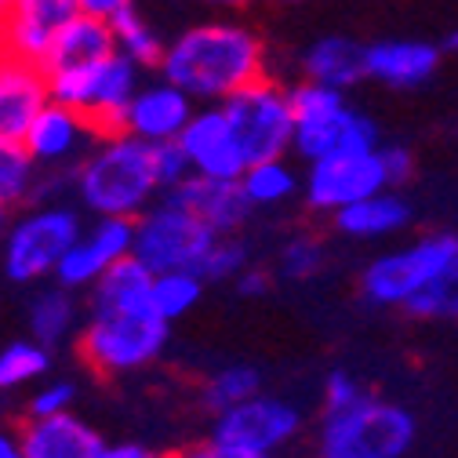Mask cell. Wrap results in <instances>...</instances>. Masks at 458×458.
I'll use <instances>...</instances> for the list:
<instances>
[{"mask_svg":"<svg viewBox=\"0 0 458 458\" xmlns=\"http://www.w3.org/2000/svg\"><path fill=\"white\" fill-rule=\"evenodd\" d=\"M139 73H142L139 63H131L124 51H113L102 63L51 73L47 81H51V98L84 113L91 128L98 131V139H106V135H121L128 128L131 98L142 88Z\"/></svg>","mask_w":458,"mask_h":458,"instance_id":"cell-6","label":"cell"},{"mask_svg":"<svg viewBox=\"0 0 458 458\" xmlns=\"http://www.w3.org/2000/svg\"><path fill=\"white\" fill-rule=\"evenodd\" d=\"M26 324H30V335L37 342H44L47 350L63 346L73 335H81V302H77V292L66 288V284H47V288H37L30 306H26Z\"/></svg>","mask_w":458,"mask_h":458,"instance_id":"cell-24","label":"cell"},{"mask_svg":"<svg viewBox=\"0 0 458 458\" xmlns=\"http://www.w3.org/2000/svg\"><path fill=\"white\" fill-rule=\"evenodd\" d=\"M153 280L157 273L139 259L128 255L109 266L88 292V310H142L153 306Z\"/></svg>","mask_w":458,"mask_h":458,"instance_id":"cell-25","label":"cell"},{"mask_svg":"<svg viewBox=\"0 0 458 458\" xmlns=\"http://www.w3.org/2000/svg\"><path fill=\"white\" fill-rule=\"evenodd\" d=\"M40 179H44V167L26 149V142L0 139V200L12 208L30 204L40 193Z\"/></svg>","mask_w":458,"mask_h":458,"instance_id":"cell-27","label":"cell"},{"mask_svg":"<svg viewBox=\"0 0 458 458\" xmlns=\"http://www.w3.org/2000/svg\"><path fill=\"white\" fill-rule=\"evenodd\" d=\"M8 225H12V204L0 200V237L8 233Z\"/></svg>","mask_w":458,"mask_h":458,"instance_id":"cell-45","label":"cell"},{"mask_svg":"<svg viewBox=\"0 0 458 458\" xmlns=\"http://www.w3.org/2000/svg\"><path fill=\"white\" fill-rule=\"evenodd\" d=\"M233 288H237V295H241V299H262V295L269 292V273H266V269H259V266H248V269H241V273H237Z\"/></svg>","mask_w":458,"mask_h":458,"instance_id":"cell-41","label":"cell"},{"mask_svg":"<svg viewBox=\"0 0 458 458\" xmlns=\"http://www.w3.org/2000/svg\"><path fill=\"white\" fill-rule=\"evenodd\" d=\"M299 433H302V411L292 400L273 396V393H255L241 400V404L218 411L211 426L215 440L244 447V451H262V454H276Z\"/></svg>","mask_w":458,"mask_h":458,"instance_id":"cell-11","label":"cell"},{"mask_svg":"<svg viewBox=\"0 0 458 458\" xmlns=\"http://www.w3.org/2000/svg\"><path fill=\"white\" fill-rule=\"evenodd\" d=\"M208 4H218V8H237V4H244V0H208Z\"/></svg>","mask_w":458,"mask_h":458,"instance_id":"cell-46","label":"cell"},{"mask_svg":"<svg viewBox=\"0 0 458 458\" xmlns=\"http://www.w3.org/2000/svg\"><path fill=\"white\" fill-rule=\"evenodd\" d=\"M378 190H389L382 146L378 149H357V153H331L310 164L306 171V204L313 211H342Z\"/></svg>","mask_w":458,"mask_h":458,"instance_id":"cell-12","label":"cell"},{"mask_svg":"<svg viewBox=\"0 0 458 458\" xmlns=\"http://www.w3.org/2000/svg\"><path fill=\"white\" fill-rule=\"evenodd\" d=\"M276 4H295V0H276Z\"/></svg>","mask_w":458,"mask_h":458,"instance_id":"cell-50","label":"cell"},{"mask_svg":"<svg viewBox=\"0 0 458 458\" xmlns=\"http://www.w3.org/2000/svg\"><path fill=\"white\" fill-rule=\"evenodd\" d=\"M193 113H197V98L190 91H182L179 84L160 77V81L142 84L135 91L124 131H131L146 142H171V139H179L186 131Z\"/></svg>","mask_w":458,"mask_h":458,"instance_id":"cell-17","label":"cell"},{"mask_svg":"<svg viewBox=\"0 0 458 458\" xmlns=\"http://www.w3.org/2000/svg\"><path fill=\"white\" fill-rule=\"evenodd\" d=\"M117 51V33H113L109 19H98V15H88L81 12L73 22H66L59 30V37L51 40V47L44 51V73H63V70H77V66H91V63H102L109 55Z\"/></svg>","mask_w":458,"mask_h":458,"instance_id":"cell-21","label":"cell"},{"mask_svg":"<svg viewBox=\"0 0 458 458\" xmlns=\"http://www.w3.org/2000/svg\"><path fill=\"white\" fill-rule=\"evenodd\" d=\"M241 186H244V193H248L255 211L280 208V204H288L299 193V179H295V171L288 167V160H284V157L248 164V171L241 175Z\"/></svg>","mask_w":458,"mask_h":458,"instance_id":"cell-28","label":"cell"},{"mask_svg":"<svg viewBox=\"0 0 458 458\" xmlns=\"http://www.w3.org/2000/svg\"><path fill=\"white\" fill-rule=\"evenodd\" d=\"M295 106V153L313 164L331 153H357V149H378V124L368 113L353 109L342 98L338 88H327L320 81H302L292 88Z\"/></svg>","mask_w":458,"mask_h":458,"instance_id":"cell-5","label":"cell"},{"mask_svg":"<svg viewBox=\"0 0 458 458\" xmlns=\"http://www.w3.org/2000/svg\"><path fill=\"white\" fill-rule=\"evenodd\" d=\"M451 47H454V51H458V30H454V33H451Z\"/></svg>","mask_w":458,"mask_h":458,"instance_id":"cell-49","label":"cell"},{"mask_svg":"<svg viewBox=\"0 0 458 458\" xmlns=\"http://www.w3.org/2000/svg\"><path fill=\"white\" fill-rule=\"evenodd\" d=\"M0 458H26V447L19 437H12L8 429H0Z\"/></svg>","mask_w":458,"mask_h":458,"instance_id":"cell-44","label":"cell"},{"mask_svg":"<svg viewBox=\"0 0 458 458\" xmlns=\"http://www.w3.org/2000/svg\"><path fill=\"white\" fill-rule=\"evenodd\" d=\"M255 393H262V371L255 364H222L218 371L208 375L200 400L211 415H218V411L241 404V400H248Z\"/></svg>","mask_w":458,"mask_h":458,"instance_id":"cell-30","label":"cell"},{"mask_svg":"<svg viewBox=\"0 0 458 458\" xmlns=\"http://www.w3.org/2000/svg\"><path fill=\"white\" fill-rule=\"evenodd\" d=\"M77 197L91 215L139 218L164 197L153 164V142L121 131L98 139L77 164Z\"/></svg>","mask_w":458,"mask_h":458,"instance_id":"cell-2","label":"cell"},{"mask_svg":"<svg viewBox=\"0 0 458 458\" xmlns=\"http://www.w3.org/2000/svg\"><path fill=\"white\" fill-rule=\"evenodd\" d=\"M0 51H4V22H0Z\"/></svg>","mask_w":458,"mask_h":458,"instance_id":"cell-48","label":"cell"},{"mask_svg":"<svg viewBox=\"0 0 458 458\" xmlns=\"http://www.w3.org/2000/svg\"><path fill=\"white\" fill-rule=\"evenodd\" d=\"M124 4H131V0H81V8L88 15H98V19H113Z\"/></svg>","mask_w":458,"mask_h":458,"instance_id":"cell-43","label":"cell"},{"mask_svg":"<svg viewBox=\"0 0 458 458\" xmlns=\"http://www.w3.org/2000/svg\"><path fill=\"white\" fill-rule=\"evenodd\" d=\"M408 317H419V320H447V317H458V266L440 273L429 288H422L408 306H404Z\"/></svg>","mask_w":458,"mask_h":458,"instance_id":"cell-35","label":"cell"},{"mask_svg":"<svg viewBox=\"0 0 458 458\" xmlns=\"http://www.w3.org/2000/svg\"><path fill=\"white\" fill-rule=\"evenodd\" d=\"M19 440L26 447V458H91L102 447L98 433L73 411L26 419Z\"/></svg>","mask_w":458,"mask_h":458,"instance_id":"cell-22","label":"cell"},{"mask_svg":"<svg viewBox=\"0 0 458 458\" xmlns=\"http://www.w3.org/2000/svg\"><path fill=\"white\" fill-rule=\"evenodd\" d=\"M153 164H157V179L167 190H175L182 179H190L193 171H190V160L179 146V139H171V142H153Z\"/></svg>","mask_w":458,"mask_h":458,"instance_id":"cell-37","label":"cell"},{"mask_svg":"<svg viewBox=\"0 0 458 458\" xmlns=\"http://www.w3.org/2000/svg\"><path fill=\"white\" fill-rule=\"evenodd\" d=\"M128 255H135V218L95 215V222L84 225V233L66 251L51 280L66 284L73 292H91V284Z\"/></svg>","mask_w":458,"mask_h":458,"instance_id":"cell-13","label":"cell"},{"mask_svg":"<svg viewBox=\"0 0 458 458\" xmlns=\"http://www.w3.org/2000/svg\"><path fill=\"white\" fill-rule=\"evenodd\" d=\"M225 109L229 124H233L248 164L259 160H273L284 157L288 149H295V106H292V91L280 88L269 77H259L251 84H244L241 91H233L225 102H218Z\"/></svg>","mask_w":458,"mask_h":458,"instance_id":"cell-10","label":"cell"},{"mask_svg":"<svg viewBox=\"0 0 458 458\" xmlns=\"http://www.w3.org/2000/svg\"><path fill=\"white\" fill-rule=\"evenodd\" d=\"M179 458H273V454H262V451H244V447H233V444H222V440L208 437L204 444L186 447Z\"/></svg>","mask_w":458,"mask_h":458,"instance_id":"cell-40","label":"cell"},{"mask_svg":"<svg viewBox=\"0 0 458 458\" xmlns=\"http://www.w3.org/2000/svg\"><path fill=\"white\" fill-rule=\"evenodd\" d=\"M81 233V211L70 204H37L22 211L4 233V276L12 284H40L55 276Z\"/></svg>","mask_w":458,"mask_h":458,"instance_id":"cell-7","label":"cell"},{"mask_svg":"<svg viewBox=\"0 0 458 458\" xmlns=\"http://www.w3.org/2000/svg\"><path fill=\"white\" fill-rule=\"evenodd\" d=\"M73 404H77V382L73 378H51V382L33 389V396H30V419L63 415V411H73Z\"/></svg>","mask_w":458,"mask_h":458,"instance_id":"cell-36","label":"cell"},{"mask_svg":"<svg viewBox=\"0 0 458 458\" xmlns=\"http://www.w3.org/2000/svg\"><path fill=\"white\" fill-rule=\"evenodd\" d=\"M218 237L222 233H215L204 218H197L171 193H164L153 208H146L135 218V255L153 273L197 269Z\"/></svg>","mask_w":458,"mask_h":458,"instance_id":"cell-9","label":"cell"},{"mask_svg":"<svg viewBox=\"0 0 458 458\" xmlns=\"http://www.w3.org/2000/svg\"><path fill=\"white\" fill-rule=\"evenodd\" d=\"M91 458H164L160 451L146 447V444H135V440H124V444H102Z\"/></svg>","mask_w":458,"mask_h":458,"instance_id":"cell-42","label":"cell"},{"mask_svg":"<svg viewBox=\"0 0 458 458\" xmlns=\"http://www.w3.org/2000/svg\"><path fill=\"white\" fill-rule=\"evenodd\" d=\"M324 262H327L324 244H320L317 237H310V233H299V237H292L288 244L280 248V255H276V273H280L284 280H292V284H306V280L320 276Z\"/></svg>","mask_w":458,"mask_h":458,"instance_id":"cell-34","label":"cell"},{"mask_svg":"<svg viewBox=\"0 0 458 458\" xmlns=\"http://www.w3.org/2000/svg\"><path fill=\"white\" fill-rule=\"evenodd\" d=\"M175 200H182L197 218H204L215 233H241V225L251 218V200L241 186V179H211V175H190L175 190H167Z\"/></svg>","mask_w":458,"mask_h":458,"instance_id":"cell-19","label":"cell"},{"mask_svg":"<svg viewBox=\"0 0 458 458\" xmlns=\"http://www.w3.org/2000/svg\"><path fill=\"white\" fill-rule=\"evenodd\" d=\"M81 12V0H15L4 19V51L40 63L59 30Z\"/></svg>","mask_w":458,"mask_h":458,"instance_id":"cell-18","label":"cell"},{"mask_svg":"<svg viewBox=\"0 0 458 458\" xmlns=\"http://www.w3.org/2000/svg\"><path fill=\"white\" fill-rule=\"evenodd\" d=\"M368 389L350 375V371H331L324 378V389H320V408L324 411H338V408H350L353 400H360Z\"/></svg>","mask_w":458,"mask_h":458,"instance_id":"cell-38","label":"cell"},{"mask_svg":"<svg viewBox=\"0 0 458 458\" xmlns=\"http://www.w3.org/2000/svg\"><path fill=\"white\" fill-rule=\"evenodd\" d=\"M26 149L37 157V164L44 171H55V167H66V164H81L84 153L98 142V131L91 128V121L84 113L63 106V102H47L40 109V117L33 121V128L26 131Z\"/></svg>","mask_w":458,"mask_h":458,"instance_id":"cell-16","label":"cell"},{"mask_svg":"<svg viewBox=\"0 0 458 458\" xmlns=\"http://www.w3.org/2000/svg\"><path fill=\"white\" fill-rule=\"evenodd\" d=\"M171 342V320L153 306L142 310H88L81 324V357L91 371L117 378L149 368Z\"/></svg>","mask_w":458,"mask_h":458,"instance_id":"cell-4","label":"cell"},{"mask_svg":"<svg viewBox=\"0 0 458 458\" xmlns=\"http://www.w3.org/2000/svg\"><path fill=\"white\" fill-rule=\"evenodd\" d=\"M109 26H113V33H117V51H124L131 63H139L142 70H160V63H164V44H160V37L149 30V22L135 12V4H124L117 15L109 19Z\"/></svg>","mask_w":458,"mask_h":458,"instance_id":"cell-32","label":"cell"},{"mask_svg":"<svg viewBox=\"0 0 458 458\" xmlns=\"http://www.w3.org/2000/svg\"><path fill=\"white\" fill-rule=\"evenodd\" d=\"M419 440V422L408 408L364 393L350 408L320 411V458H408Z\"/></svg>","mask_w":458,"mask_h":458,"instance_id":"cell-3","label":"cell"},{"mask_svg":"<svg viewBox=\"0 0 458 458\" xmlns=\"http://www.w3.org/2000/svg\"><path fill=\"white\" fill-rule=\"evenodd\" d=\"M302 70L310 81H320L327 88L346 91L357 81H364V47L350 37H320L306 47L302 55Z\"/></svg>","mask_w":458,"mask_h":458,"instance_id":"cell-26","label":"cell"},{"mask_svg":"<svg viewBox=\"0 0 458 458\" xmlns=\"http://www.w3.org/2000/svg\"><path fill=\"white\" fill-rule=\"evenodd\" d=\"M382 164H386L389 190H400V186L411 179V171H415V157L404 146H382Z\"/></svg>","mask_w":458,"mask_h":458,"instance_id":"cell-39","label":"cell"},{"mask_svg":"<svg viewBox=\"0 0 458 458\" xmlns=\"http://www.w3.org/2000/svg\"><path fill=\"white\" fill-rule=\"evenodd\" d=\"M440 66V51L426 40H378L364 47V73L386 88H419Z\"/></svg>","mask_w":458,"mask_h":458,"instance_id":"cell-20","label":"cell"},{"mask_svg":"<svg viewBox=\"0 0 458 458\" xmlns=\"http://www.w3.org/2000/svg\"><path fill=\"white\" fill-rule=\"evenodd\" d=\"M411 225V204L396 190H378L350 208L335 211V229L353 241H386Z\"/></svg>","mask_w":458,"mask_h":458,"instance_id":"cell-23","label":"cell"},{"mask_svg":"<svg viewBox=\"0 0 458 458\" xmlns=\"http://www.w3.org/2000/svg\"><path fill=\"white\" fill-rule=\"evenodd\" d=\"M248 266H251V248H248V241H244L241 233H222V237L208 248V255H204V262L197 266V273H200L208 284H233L237 273L248 269Z\"/></svg>","mask_w":458,"mask_h":458,"instance_id":"cell-33","label":"cell"},{"mask_svg":"<svg viewBox=\"0 0 458 458\" xmlns=\"http://www.w3.org/2000/svg\"><path fill=\"white\" fill-rule=\"evenodd\" d=\"M47 371H51V350L44 346V342H37L33 335L19 338V342H8V346L0 350V389L4 393L33 386Z\"/></svg>","mask_w":458,"mask_h":458,"instance_id":"cell-31","label":"cell"},{"mask_svg":"<svg viewBox=\"0 0 458 458\" xmlns=\"http://www.w3.org/2000/svg\"><path fill=\"white\" fill-rule=\"evenodd\" d=\"M160 77L197 102H225L244 84L266 77V44L233 22L193 26L164 47Z\"/></svg>","mask_w":458,"mask_h":458,"instance_id":"cell-1","label":"cell"},{"mask_svg":"<svg viewBox=\"0 0 458 458\" xmlns=\"http://www.w3.org/2000/svg\"><path fill=\"white\" fill-rule=\"evenodd\" d=\"M458 266V237L429 233L411 244H400L386 255H375L360 273V292L371 306L404 310L422 288Z\"/></svg>","mask_w":458,"mask_h":458,"instance_id":"cell-8","label":"cell"},{"mask_svg":"<svg viewBox=\"0 0 458 458\" xmlns=\"http://www.w3.org/2000/svg\"><path fill=\"white\" fill-rule=\"evenodd\" d=\"M12 4H15V0H0V22H4V19H8V12H12Z\"/></svg>","mask_w":458,"mask_h":458,"instance_id":"cell-47","label":"cell"},{"mask_svg":"<svg viewBox=\"0 0 458 458\" xmlns=\"http://www.w3.org/2000/svg\"><path fill=\"white\" fill-rule=\"evenodd\" d=\"M51 102V81L40 63L0 51V139L22 142Z\"/></svg>","mask_w":458,"mask_h":458,"instance_id":"cell-15","label":"cell"},{"mask_svg":"<svg viewBox=\"0 0 458 458\" xmlns=\"http://www.w3.org/2000/svg\"><path fill=\"white\" fill-rule=\"evenodd\" d=\"M179 146L190 160L193 175H211V179H241L248 171L244 146L229 124L225 109L218 102H204V109L193 113V121L179 135Z\"/></svg>","mask_w":458,"mask_h":458,"instance_id":"cell-14","label":"cell"},{"mask_svg":"<svg viewBox=\"0 0 458 458\" xmlns=\"http://www.w3.org/2000/svg\"><path fill=\"white\" fill-rule=\"evenodd\" d=\"M204 276L197 269H167V273H157L153 280V310L164 317V320H182L190 317L200 299H204Z\"/></svg>","mask_w":458,"mask_h":458,"instance_id":"cell-29","label":"cell"}]
</instances>
